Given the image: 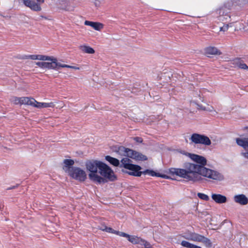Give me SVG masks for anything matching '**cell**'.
I'll return each instance as SVG.
<instances>
[{"instance_id":"1","label":"cell","mask_w":248,"mask_h":248,"mask_svg":"<svg viewBox=\"0 0 248 248\" xmlns=\"http://www.w3.org/2000/svg\"><path fill=\"white\" fill-rule=\"evenodd\" d=\"M184 167L200 175L218 181H222L224 179V176L222 174L212 170L206 168L203 166L186 163L184 164Z\"/></svg>"},{"instance_id":"2","label":"cell","mask_w":248,"mask_h":248,"mask_svg":"<svg viewBox=\"0 0 248 248\" xmlns=\"http://www.w3.org/2000/svg\"><path fill=\"white\" fill-rule=\"evenodd\" d=\"M11 102L16 105L31 106L37 108H45L54 106L53 103L39 102L33 98L29 97H14L11 99Z\"/></svg>"},{"instance_id":"3","label":"cell","mask_w":248,"mask_h":248,"mask_svg":"<svg viewBox=\"0 0 248 248\" xmlns=\"http://www.w3.org/2000/svg\"><path fill=\"white\" fill-rule=\"evenodd\" d=\"M115 152L123 156L127 157L137 161H147L148 159L147 157L142 153L131 149L127 148L124 146H120Z\"/></svg>"},{"instance_id":"4","label":"cell","mask_w":248,"mask_h":248,"mask_svg":"<svg viewBox=\"0 0 248 248\" xmlns=\"http://www.w3.org/2000/svg\"><path fill=\"white\" fill-rule=\"evenodd\" d=\"M95 162L100 170L99 173L104 178L109 181L117 179V176L109 166L100 161H95Z\"/></svg>"},{"instance_id":"5","label":"cell","mask_w":248,"mask_h":248,"mask_svg":"<svg viewBox=\"0 0 248 248\" xmlns=\"http://www.w3.org/2000/svg\"><path fill=\"white\" fill-rule=\"evenodd\" d=\"M169 172L177 176L187 179L192 181H199L202 179L201 177L197 175V173L191 170L178 168H170Z\"/></svg>"},{"instance_id":"6","label":"cell","mask_w":248,"mask_h":248,"mask_svg":"<svg viewBox=\"0 0 248 248\" xmlns=\"http://www.w3.org/2000/svg\"><path fill=\"white\" fill-rule=\"evenodd\" d=\"M64 169L70 177L76 180L84 182L86 179L87 175L86 173L83 170L80 168L64 166Z\"/></svg>"},{"instance_id":"7","label":"cell","mask_w":248,"mask_h":248,"mask_svg":"<svg viewBox=\"0 0 248 248\" xmlns=\"http://www.w3.org/2000/svg\"><path fill=\"white\" fill-rule=\"evenodd\" d=\"M37 66L39 68L43 69H49L58 70L61 68H69L73 69H79L78 67L68 65V64H63L59 63L58 62H38L36 63Z\"/></svg>"},{"instance_id":"8","label":"cell","mask_w":248,"mask_h":248,"mask_svg":"<svg viewBox=\"0 0 248 248\" xmlns=\"http://www.w3.org/2000/svg\"><path fill=\"white\" fill-rule=\"evenodd\" d=\"M182 237L188 240L203 243L207 247H211L212 246V242L210 240L204 236L199 234H195L193 232H189L183 235Z\"/></svg>"},{"instance_id":"9","label":"cell","mask_w":248,"mask_h":248,"mask_svg":"<svg viewBox=\"0 0 248 248\" xmlns=\"http://www.w3.org/2000/svg\"><path fill=\"white\" fill-rule=\"evenodd\" d=\"M18 58L20 59H31L33 60H40L49 62H58L57 59L54 57L42 55H29L20 56Z\"/></svg>"},{"instance_id":"10","label":"cell","mask_w":248,"mask_h":248,"mask_svg":"<svg viewBox=\"0 0 248 248\" xmlns=\"http://www.w3.org/2000/svg\"><path fill=\"white\" fill-rule=\"evenodd\" d=\"M191 140L193 143L197 144H202L206 145H210L211 144V140L208 137L197 133H194L192 135Z\"/></svg>"},{"instance_id":"11","label":"cell","mask_w":248,"mask_h":248,"mask_svg":"<svg viewBox=\"0 0 248 248\" xmlns=\"http://www.w3.org/2000/svg\"><path fill=\"white\" fill-rule=\"evenodd\" d=\"M182 153L191 158L193 162H195L198 164H200L202 166H206L207 164V160L203 157L187 152H182Z\"/></svg>"},{"instance_id":"12","label":"cell","mask_w":248,"mask_h":248,"mask_svg":"<svg viewBox=\"0 0 248 248\" xmlns=\"http://www.w3.org/2000/svg\"><path fill=\"white\" fill-rule=\"evenodd\" d=\"M24 3L27 7L30 8L33 11L39 12L42 10L40 5L32 0H26L24 1Z\"/></svg>"},{"instance_id":"13","label":"cell","mask_w":248,"mask_h":248,"mask_svg":"<svg viewBox=\"0 0 248 248\" xmlns=\"http://www.w3.org/2000/svg\"><path fill=\"white\" fill-rule=\"evenodd\" d=\"M85 25L89 26L93 29L98 31H101L104 27V24L100 22H94V21L86 20L84 22Z\"/></svg>"},{"instance_id":"14","label":"cell","mask_w":248,"mask_h":248,"mask_svg":"<svg viewBox=\"0 0 248 248\" xmlns=\"http://www.w3.org/2000/svg\"><path fill=\"white\" fill-rule=\"evenodd\" d=\"M142 174H144L145 175H149L150 176H154V177H162V178H165V179H174L170 176H168L165 175H163L157 172H154L153 170H146L144 172H142Z\"/></svg>"},{"instance_id":"15","label":"cell","mask_w":248,"mask_h":248,"mask_svg":"<svg viewBox=\"0 0 248 248\" xmlns=\"http://www.w3.org/2000/svg\"><path fill=\"white\" fill-rule=\"evenodd\" d=\"M86 167L88 171L92 173H96L98 172V167L95 164L94 160H89L86 162Z\"/></svg>"},{"instance_id":"16","label":"cell","mask_w":248,"mask_h":248,"mask_svg":"<svg viewBox=\"0 0 248 248\" xmlns=\"http://www.w3.org/2000/svg\"><path fill=\"white\" fill-rule=\"evenodd\" d=\"M89 176L92 181L94 182L95 183H99V184L106 183L108 181V180L105 178L101 177L98 175L95 174V173H91V174H89Z\"/></svg>"},{"instance_id":"17","label":"cell","mask_w":248,"mask_h":248,"mask_svg":"<svg viewBox=\"0 0 248 248\" xmlns=\"http://www.w3.org/2000/svg\"><path fill=\"white\" fill-rule=\"evenodd\" d=\"M205 51L206 54L212 55H220L222 53L219 50L214 46L207 47L205 49Z\"/></svg>"},{"instance_id":"18","label":"cell","mask_w":248,"mask_h":248,"mask_svg":"<svg viewBox=\"0 0 248 248\" xmlns=\"http://www.w3.org/2000/svg\"><path fill=\"white\" fill-rule=\"evenodd\" d=\"M235 201L240 205H246L248 204V199L245 195L243 194L237 195L235 197Z\"/></svg>"},{"instance_id":"19","label":"cell","mask_w":248,"mask_h":248,"mask_svg":"<svg viewBox=\"0 0 248 248\" xmlns=\"http://www.w3.org/2000/svg\"><path fill=\"white\" fill-rule=\"evenodd\" d=\"M212 199L214 201L218 204H224L226 203L227 201L226 197L220 194H213L212 195Z\"/></svg>"},{"instance_id":"20","label":"cell","mask_w":248,"mask_h":248,"mask_svg":"<svg viewBox=\"0 0 248 248\" xmlns=\"http://www.w3.org/2000/svg\"><path fill=\"white\" fill-rule=\"evenodd\" d=\"M236 142L239 146L245 148H248V138H238L236 139Z\"/></svg>"},{"instance_id":"21","label":"cell","mask_w":248,"mask_h":248,"mask_svg":"<svg viewBox=\"0 0 248 248\" xmlns=\"http://www.w3.org/2000/svg\"><path fill=\"white\" fill-rule=\"evenodd\" d=\"M79 48L82 51L85 53L92 54L95 53V51L94 49L91 48V46H89L85 45H81L79 46Z\"/></svg>"},{"instance_id":"22","label":"cell","mask_w":248,"mask_h":248,"mask_svg":"<svg viewBox=\"0 0 248 248\" xmlns=\"http://www.w3.org/2000/svg\"><path fill=\"white\" fill-rule=\"evenodd\" d=\"M124 167L126 169L132 170V171H140L142 169V168L139 165H134L132 163L125 164Z\"/></svg>"},{"instance_id":"23","label":"cell","mask_w":248,"mask_h":248,"mask_svg":"<svg viewBox=\"0 0 248 248\" xmlns=\"http://www.w3.org/2000/svg\"><path fill=\"white\" fill-rule=\"evenodd\" d=\"M105 159L108 162H110L112 165H113L115 167H118L119 165V161L117 159L114 158V157H112L110 156H107L105 157Z\"/></svg>"},{"instance_id":"24","label":"cell","mask_w":248,"mask_h":248,"mask_svg":"<svg viewBox=\"0 0 248 248\" xmlns=\"http://www.w3.org/2000/svg\"><path fill=\"white\" fill-rule=\"evenodd\" d=\"M181 245L183 247H186V248H200L199 246L193 245V244L190 243L185 241H183L182 242Z\"/></svg>"},{"instance_id":"25","label":"cell","mask_w":248,"mask_h":248,"mask_svg":"<svg viewBox=\"0 0 248 248\" xmlns=\"http://www.w3.org/2000/svg\"><path fill=\"white\" fill-rule=\"evenodd\" d=\"M64 164L65 166H72L74 164V161L71 159H65L64 161Z\"/></svg>"},{"instance_id":"26","label":"cell","mask_w":248,"mask_h":248,"mask_svg":"<svg viewBox=\"0 0 248 248\" xmlns=\"http://www.w3.org/2000/svg\"><path fill=\"white\" fill-rule=\"evenodd\" d=\"M125 173L129 174V175L134 176H141L142 174V172L140 171H133L132 172H126Z\"/></svg>"},{"instance_id":"27","label":"cell","mask_w":248,"mask_h":248,"mask_svg":"<svg viewBox=\"0 0 248 248\" xmlns=\"http://www.w3.org/2000/svg\"><path fill=\"white\" fill-rule=\"evenodd\" d=\"M237 66L239 67L240 69H248V66L247 64H245L243 63L241 61H239V62L237 63Z\"/></svg>"},{"instance_id":"28","label":"cell","mask_w":248,"mask_h":248,"mask_svg":"<svg viewBox=\"0 0 248 248\" xmlns=\"http://www.w3.org/2000/svg\"><path fill=\"white\" fill-rule=\"evenodd\" d=\"M198 196L199 198L203 200L206 201H209V197L207 195H206L205 194L199 193H198Z\"/></svg>"},{"instance_id":"29","label":"cell","mask_w":248,"mask_h":248,"mask_svg":"<svg viewBox=\"0 0 248 248\" xmlns=\"http://www.w3.org/2000/svg\"><path fill=\"white\" fill-rule=\"evenodd\" d=\"M121 162H122V163H123L124 165H125V164H129V163H132V161H131L130 159H129V158H124V159H123V160L121 161Z\"/></svg>"},{"instance_id":"30","label":"cell","mask_w":248,"mask_h":248,"mask_svg":"<svg viewBox=\"0 0 248 248\" xmlns=\"http://www.w3.org/2000/svg\"><path fill=\"white\" fill-rule=\"evenodd\" d=\"M134 140L138 143H142L143 142V139L141 137L134 138Z\"/></svg>"},{"instance_id":"31","label":"cell","mask_w":248,"mask_h":248,"mask_svg":"<svg viewBox=\"0 0 248 248\" xmlns=\"http://www.w3.org/2000/svg\"><path fill=\"white\" fill-rule=\"evenodd\" d=\"M243 156L245 158L248 159V153H242Z\"/></svg>"},{"instance_id":"32","label":"cell","mask_w":248,"mask_h":248,"mask_svg":"<svg viewBox=\"0 0 248 248\" xmlns=\"http://www.w3.org/2000/svg\"><path fill=\"white\" fill-rule=\"evenodd\" d=\"M38 2L39 3H43L44 2V0H38Z\"/></svg>"},{"instance_id":"33","label":"cell","mask_w":248,"mask_h":248,"mask_svg":"<svg viewBox=\"0 0 248 248\" xmlns=\"http://www.w3.org/2000/svg\"><path fill=\"white\" fill-rule=\"evenodd\" d=\"M245 129H246V130H247V131H248V127H246V128H245Z\"/></svg>"}]
</instances>
